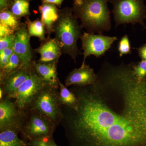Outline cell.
<instances>
[{"instance_id": "1", "label": "cell", "mask_w": 146, "mask_h": 146, "mask_svg": "<svg viewBox=\"0 0 146 146\" xmlns=\"http://www.w3.org/2000/svg\"><path fill=\"white\" fill-rule=\"evenodd\" d=\"M79 87L77 111L61 106L69 146H146V77L138 82L121 65Z\"/></svg>"}, {"instance_id": "2", "label": "cell", "mask_w": 146, "mask_h": 146, "mask_svg": "<svg viewBox=\"0 0 146 146\" xmlns=\"http://www.w3.org/2000/svg\"><path fill=\"white\" fill-rule=\"evenodd\" d=\"M109 0H74L72 9L81 22L80 25L87 32L102 34L111 28Z\"/></svg>"}, {"instance_id": "3", "label": "cell", "mask_w": 146, "mask_h": 146, "mask_svg": "<svg viewBox=\"0 0 146 146\" xmlns=\"http://www.w3.org/2000/svg\"><path fill=\"white\" fill-rule=\"evenodd\" d=\"M82 28L72 8L66 7L60 10L59 18L54 27L55 38L60 43L63 53L69 55L75 62L80 54L77 42L82 35Z\"/></svg>"}, {"instance_id": "4", "label": "cell", "mask_w": 146, "mask_h": 146, "mask_svg": "<svg viewBox=\"0 0 146 146\" xmlns=\"http://www.w3.org/2000/svg\"><path fill=\"white\" fill-rule=\"evenodd\" d=\"M116 27L121 25L141 24L145 27L146 7L143 0H112Z\"/></svg>"}, {"instance_id": "5", "label": "cell", "mask_w": 146, "mask_h": 146, "mask_svg": "<svg viewBox=\"0 0 146 146\" xmlns=\"http://www.w3.org/2000/svg\"><path fill=\"white\" fill-rule=\"evenodd\" d=\"M56 88L46 84L33 102L31 110H34L49 119L56 125L60 123L61 106L58 103L59 92Z\"/></svg>"}, {"instance_id": "6", "label": "cell", "mask_w": 146, "mask_h": 146, "mask_svg": "<svg viewBox=\"0 0 146 146\" xmlns=\"http://www.w3.org/2000/svg\"><path fill=\"white\" fill-rule=\"evenodd\" d=\"M31 110V115L23 125L21 133L29 141L52 138L56 125L44 115Z\"/></svg>"}, {"instance_id": "7", "label": "cell", "mask_w": 146, "mask_h": 146, "mask_svg": "<svg viewBox=\"0 0 146 146\" xmlns=\"http://www.w3.org/2000/svg\"><path fill=\"white\" fill-rule=\"evenodd\" d=\"M46 84L33 67L30 76L21 84L12 98L16 99L15 103L17 107L23 111L31 107L35 97Z\"/></svg>"}, {"instance_id": "8", "label": "cell", "mask_w": 146, "mask_h": 146, "mask_svg": "<svg viewBox=\"0 0 146 146\" xmlns=\"http://www.w3.org/2000/svg\"><path fill=\"white\" fill-rule=\"evenodd\" d=\"M82 49L83 50V60L82 65L85 64L87 57L94 55L100 57L110 49L112 44L117 40V36H105L84 32L81 37Z\"/></svg>"}, {"instance_id": "9", "label": "cell", "mask_w": 146, "mask_h": 146, "mask_svg": "<svg viewBox=\"0 0 146 146\" xmlns=\"http://www.w3.org/2000/svg\"><path fill=\"white\" fill-rule=\"evenodd\" d=\"M10 98L7 97L0 103V131L12 129L21 132L23 125L22 111Z\"/></svg>"}, {"instance_id": "10", "label": "cell", "mask_w": 146, "mask_h": 146, "mask_svg": "<svg viewBox=\"0 0 146 146\" xmlns=\"http://www.w3.org/2000/svg\"><path fill=\"white\" fill-rule=\"evenodd\" d=\"M13 45V52L20 58L24 67L29 68L33 65L32 53L30 43L31 36L28 31L27 23L23 24L15 32Z\"/></svg>"}, {"instance_id": "11", "label": "cell", "mask_w": 146, "mask_h": 146, "mask_svg": "<svg viewBox=\"0 0 146 146\" xmlns=\"http://www.w3.org/2000/svg\"><path fill=\"white\" fill-rule=\"evenodd\" d=\"M33 67V65L29 68H21L0 79L2 88L7 97L13 98L21 84L30 76Z\"/></svg>"}, {"instance_id": "12", "label": "cell", "mask_w": 146, "mask_h": 146, "mask_svg": "<svg viewBox=\"0 0 146 146\" xmlns=\"http://www.w3.org/2000/svg\"><path fill=\"white\" fill-rule=\"evenodd\" d=\"M98 79L94 70L85 64L82 65L80 68L74 69L68 74L65 80V85L84 87L94 84Z\"/></svg>"}, {"instance_id": "13", "label": "cell", "mask_w": 146, "mask_h": 146, "mask_svg": "<svg viewBox=\"0 0 146 146\" xmlns=\"http://www.w3.org/2000/svg\"><path fill=\"white\" fill-rule=\"evenodd\" d=\"M35 51L40 55L38 62L43 63H58L63 53L60 43L55 38L49 37L43 41Z\"/></svg>"}, {"instance_id": "14", "label": "cell", "mask_w": 146, "mask_h": 146, "mask_svg": "<svg viewBox=\"0 0 146 146\" xmlns=\"http://www.w3.org/2000/svg\"><path fill=\"white\" fill-rule=\"evenodd\" d=\"M57 63H33L35 70L46 84L58 89L59 80L58 77Z\"/></svg>"}, {"instance_id": "15", "label": "cell", "mask_w": 146, "mask_h": 146, "mask_svg": "<svg viewBox=\"0 0 146 146\" xmlns=\"http://www.w3.org/2000/svg\"><path fill=\"white\" fill-rule=\"evenodd\" d=\"M39 10L46 33L50 35L53 33L54 27L59 18L60 10L56 6L49 3H42L39 6Z\"/></svg>"}, {"instance_id": "16", "label": "cell", "mask_w": 146, "mask_h": 146, "mask_svg": "<svg viewBox=\"0 0 146 146\" xmlns=\"http://www.w3.org/2000/svg\"><path fill=\"white\" fill-rule=\"evenodd\" d=\"M60 92L58 103L60 106H65L77 111L79 105V101L75 94L68 89L67 86L59 81Z\"/></svg>"}, {"instance_id": "17", "label": "cell", "mask_w": 146, "mask_h": 146, "mask_svg": "<svg viewBox=\"0 0 146 146\" xmlns=\"http://www.w3.org/2000/svg\"><path fill=\"white\" fill-rule=\"evenodd\" d=\"M18 133L12 129L1 131L0 146H31L30 143H27L18 137Z\"/></svg>"}, {"instance_id": "18", "label": "cell", "mask_w": 146, "mask_h": 146, "mask_svg": "<svg viewBox=\"0 0 146 146\" xmlns=\"http://www.w3.org/2000/svg\"><path fill=\"white\" fill-rule=\"evenodd\" d=\"M30 0H11L9 10L13 15L21 19L23 17H28L30 12Z\"/></svg>"}, {"instance_id": "19", "label": "cell", "mask_w": 146, "mask_h": 146, "mask_svg": "<svg viewBox=\"0 0 146 146\" xmlns=\"http://www.w3.org/2000/svg\"><path fill=\"white\" fill-rule=\"evenodd\" d=\"M26 23L28 31L31 37L36 36L39 38L40 41L42 42L46 39V30L42 21L38 19L31 21L28 19Z\"/></svg>"}, {"instance_id": "20", "label": "cell", "mask_w": 146, "mask_h": 146, "mask_svg": "<svg viewBox=\"0 0 146 146\" xmlns=\"http://www.w3.org/2000/svg\"><path fill=\"white\" fill-rule=\"evenodd\" d=\"M20 19L13 15L9 10L1 11L0 23L9 27L15 32L23 25Z\"/></svg>"}, {"instance_id": "21", "label": "cell", "mask_w": 146, "mask_h": 146, "mask_svg": "<svg viewBox=\"0 0 146 146\" xmlns=\"http://www.w3.org/2000/svg\"><path fill=\"white\" fill-rule=\"evenodd\" d=\"M24 67L20 58L13 52L7 64L1 69L0 79L10 73Z\"/></svg>"}, {"instance_id": "22", "label": "cell", "mask_w": 146, "mask_h": 146, "mask_svg": "<svg viewBox=\"0 0 146 146\" xmlns=\"http://www.w3.org/2000/svg\"><path fill=\"white\" fill-rule=\"evenodd\" d=\"M132 72L138 82L146 77V60H142L135 65H131Z\"/></svg>"}, {"instance_id": "23", "label": "cell", "mask_w": 146, "mask_h": 146, "mask_svg": "<svg viewBox=\"0 0 146 146\" xmlns=\"http://www.w3.org/2000/svg\"><path fill=\"white\" fill-rule=\"evenodd\" d=\"M118 50L120 57L131 53L130 42L128 36L126 35L120 40L118 45Z\"/></svg>"}, {"instance_id": "24", "label": "cell", "mask_w": 146, "mask_h": 146, "mask_svg": "<svg viewBox=\"0 0 146 146\" xmlns=\"http://www.w3.org/2000/svg\"><path fill=\"white\" fill-rule=\"evenodd\" d=\"M15 34L0 38V51L9 47H13L15 39Z\"/></svg>"}, {"instance_id": "25", "label": "cell", "mask_w": 146, "mask_h": 146, "mask_svg": "<svg viewBox=\"0 0 146 146\" xmlns=\"http://www.w3.org/2000/svg\"><path fill=\"white\" fill-rule=\"evenodd\" d=\"M31 146H58L52 138L30 141Z\"/></svg>"}, {"instance_id": "26", "label": "cell", "mask_w": 146, "mask_h": 146, "mask_svg": "<svg viewBox=\"0 0 146 146\" xmlns=\"http://www.w3.org/2000/svg\"><path fill=\"white\" fill-rule=\"evenodd\" d=\"M15 32L5 25L0 23V38L15 34Z\"/></svg>"}, {"instance_id": "27", "label": "cell", "mask_w": 146, "mask_h": 146, "mask_svg": "<svg viewBox=\"0 0 146 146\" xmlns=\"http://www.w3.org/2000/svg\"><path fill=\"white\" fill-rule=\"evenodd\" d=\"M11 56L7 54L2 51H0V69H2L7 64Z\"/></svg>"}, {"instance_id": "28", "label": "cell", "mask_w": 146, "mask_h": 146, "mask_svg": "<svg viewBox=\"0 0 146 146\" xmlns=\"http://www.w3.org/2000/svg\"><path fill=\"white\" fill-rule=\"evenodd\" d=\"M11 3V0H0V10H9Z\"/></svg>"}, {"instance_id": "29", "label": "cell", "mask_w": 146, "mask_h": 146, "mask_svg": "<svg viewBox=\"0 0 146 146\" xmlns=\"http://www.w3.org/2000/svg\"><path fill=\"white\" fill-rule=\"evenodd\" d=\"M138 53L142 60H146V44L142 45L138 49Z\"/></svg>"}, {"instance_id": "30", "label": "cell", "mask_w": 146, "mask_h": 146, "mask_svg": "<svg viewBox=\"0 0 146 146\" xmlns=\"http://www.w3.org/2000/svg\"><path fill=\"white\" fill-rule=\"evenodd\" d=\"M42 3H49L60 7L64 0H41Z\"/></svg>"}, {"instance_id": "31", "label": "cell", "mask_w": 146, "mask_h": 146, "mask_svg": "<svg viewBox=\"0 0 146 146\" xmlns=\"http://www.w3.org/2000/svg\"><path fill=\"white\" fill-rule=\"evenodd\" d=\"M4 94L5 93L3 90L2 87H1V88H0V99H1V100H2L3 99V97Z\"/></svg>"}]
</instances>
